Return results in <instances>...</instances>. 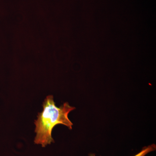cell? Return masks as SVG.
Wrapping results in <instances>:
<instances>
[{
  "instance_id": "6da1fadb",
  "label": "cell",
  "mask_w": 156,
  "mask_h": 156,
  "mask_svg": "<svg viewBox=\"0 0 156 156\" xmlns=\"http://www.w3.org/2000/svg\"><path fill=\"white\" fill-rule=\"evenodd\" d=\"M43 111L39 113L37 119L35 121L36 134L34 142L45 147L54 143L52 132L55 126L62 125L70 130L72 129L73 125L69 119L68 115L76 108L70 106L67 102L59 107L56 106L52 95L46 97L43 102Z\"/></svg>"
},
{
  "instance_id": "7a4b0ae2",
  "label": "cell",
  "mask_w": 156,
  "mask_h": 156,
  "mask_svg": "<svg viewBox=\"0 0 156 156\" xmlns=\"http://www.w3.org/2000/svg\"><path fill=\"white\" fill-rule=\"evenodd\" d=\"M156 146L155 144H152L148 146L145 147L143 148L142 150L140 151L139 153L136 154L134 156H145L146 155L149 153L155 150ZM89 156H96L95 154H92L89 155Z\"/></svg>"
}]
</instances>
